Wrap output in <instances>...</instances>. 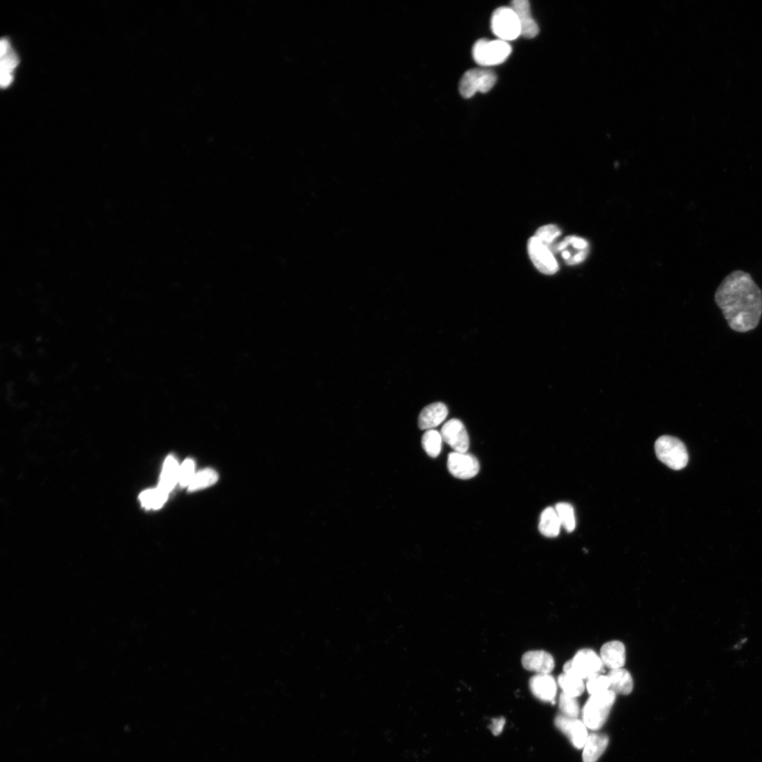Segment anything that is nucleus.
Listing matches in <instances>:
<instances>
[{
  "label": "nucleus",
  "instance_id": "f03ea898",
  "mask_svg": "<svg viewBox=\"0 0 762 762\" xmlns=\"http://www.w3.org/2000/svg\"><path fill=\"white\" fill-rule=\"evenodd\" d=\"M615 701L616 693L611 690L592 695L583 712L587 727L596 730L605 725Z\"/></svg>",
  "mask_w": 762,
  "mask_h": 762
},
{
  "label": "nucleus",
  "instance_id": "bb28decb",
  "mask_svg": "<svg viewBox=\"0 0 762 762\" xmlns=\"http://www.w3.org/2000/svg\"><path fill=\"white\" fill-rule=\"evenodd\" d=\"M561 234L562 232L557 226L550 224L540 227L536 231L534 236L547 246L554 253L557 245L556 242Z\"/></svg>",
  "mask_w": 762,
  "mask_h": 762
},
{
  "label": "nucleus",
  "instance_id": "423d86ee",
  "mask_svg": "<svg viewBox=\"0 0 762 762\" xmlns=\"http://www.w3.org/2000/svg\"><path fill=\"white\" fill-rule=\"evenodd\" d=\"M603 662L597 654L589 649L580 650L574 658L567 661L563 667L565 674L578 676L582 679L599 674Z\"/></svg>",
  "mask_w": 762,
  "mask_h": 762
},
{
  "label": "nucleus",
  "instance_id": "7ed1b4c3",
  "mask_svg": "<svg viewBox=\"0 0 762 762\" xmlns=\"http://www.w3.org/2000/svg\"><path fill=\"white\" fill-rule=\"evenodd\" d=\"M655 451L658 460L672 469H683L688 463L689 456L686 447L677 438L670 436H661L655 442Z\"/></svg>",
  "mask_w": 762,
  "mask_h": 762
},
{
  "label": "nucleus",
  "instance_id": "c85d7f7f",
  "mask_svg": "<svg viewBox=\"0 0 762 762\" xmlns=\"http://www.w3.org/2000/svg\"><path fill=\"white\" fill-rule=\"evenodd\" d=\"M559 707L563 715L570 718L577 719L580 711L576 698L563 692L560 696Z\"/></svg>",
  "mask_w": 762,
  "mask_h": 762
},
{
  "label": "nucleus",
  "instance_id": "cd10ccee",
  "mask_svg": "<svg viewBox=\"0 0 762 762\" xmlns=\"http://www.w3.org/2000/svg\"><path fill=\"white\" fill-rule=\"evenodd\" d=\"M218 479L217 473L213 469H205L197 474L188 486V491H195L214 485Z\"/></svg>",
  "mask_w": 762,
  "mask_h": 762
},
{
  "label": "nucleus",
  "instance_id": "2eb2a0df",
  "mask_svg": "<svg viewBox=\"0 0 762 762\" xmlns=\"http://www.w3.org/2000/svg\"><path fill=\"white\" fill-rule=\"evenodd\" d=\"M449 409L446 404L436 402L424 407L419 417V427L422 430L433 429L447 419Z\"/></svg>",
  "mask_w": 762,
  "mask_h": 762
},
{
  "label": "nucleus",
  "instance_id": "393cba45",
  "mask_svg": "<svg viewBox=\"0 0 762 762\" xmlns=\"http://www.w3.org/2000/svg\"><path fill=\"white\" fill-rule=\"evenodd\" d=\"M168 497V494L157 488L143 492L139 499L142 505L148 509H158L164 505Z\"/></svg>",
  "mask_w": 762,
  "mask_h": 762
},
{
  "label": "nucleus",
  "instance_id": "2f4dec72",
  "mask_svg": "<svg viewBox=\"0 0 762 762\" xmlns=\"http://www.w3.org/2000/svg\"><path fill=\"white\" fill-rule=\"evenodd\" d=\"M505 725V721L503 719H496L493 721L491 724V730L494 734L498 735L502 732Z\"/></svg>",
  "mask_w": 762,
  "mask_h": 762
},
{
  "label": "nucleus",
  "instance_id": "ddd939ff",
  "mask_svg": "<svg viewBox=\"0 0 762 762\" xmlns=\"http://www.w3.org/2000/svg\"><path fill=\"white\" fill-rule=\"evenodd\" d=\"M522 663L525 670L537 674H549L555 666L553 656L545 651H530L525 653L522 658Z\"/></svg>",
  "mask_w": 762,
  "mask_h": 762
},
{
  "label": "nucleus",
  "instance_id": "a211bd4d",
  "mask_svg": "<svg viewBox=\"0 0 762 762\" xmlns=\"http://www.w3.org/2000/svg\"><path fill=\"white\" fill-rule=\"evenodd\" d=\"M19 63L18 57L13 51L8 39L1 41V86L8 87L12 80V74Z\"/></svg>",
  "mask_w": 762,
  "mask_h": 762
},
{
  "label": "nucleus",
  "instance_id": "6ab92c4d",
  "mask_svg": "<svg viewBox=\"0 0 762 762\" xmlns=\"http://www.w3.org/2000/svg\"><path fill=\"white\" fill-rule=\"evenodd\" d=\"M609 741V738L606 735L593 734L589 736L583 748V761L596 762L605 752Z\"/></svg>",
  "mask_w": 762,
  "mask_h": 762
},
{
  "label": "nucleus",
  "instance_id": "f8f14e48",
  "mask_svg": "<svg viewBox=\"0 0 762 762\" xmlns=\"http://www.w3.org/2000/svg\"><path fill=\"white\" fill-rule=\"evenodd\" d=\"M555 724L576 748L578 749L584 748L589 736L587 726L583 721L563 714L556 718Z\"/></svg>",
  "mask_w": 762,
  "mask_h": 762
},
{
  "label": "nucleus",
  "instance_id": "b1692460",
  "mask_svg": "<svg viewBox=\"0 0 762 762\" xmlns=\"http://www.w3.org/2000/svg\"><path fill=\"white\" fill-rule=\"evenodd\" d=\"M442 438L438 431L428 430L422 436V447L427 455L431 458H437L442 450Z\"/></svg>",
  "mask_w": 762,
  "mask_h": 762
},
{
  "label": "nucleus",
  "instance_id": "20e7f679",
  "mask_svg": "<svg viewBox=\"0 0 762 762\" xmlns=\"http://www.w3.org/2000/svg\"><path fill=\"white\" fill-rule=\"evenodd\" d=\"M511 52V45L499 39H480L474 43L472 49L474 61L482 67L500 65L509 57Z\"/></svg>",
  "mask_w": 762,
  "mask_h": 762
},
{
  "label": "nucleus",
  "instance_id": "4468645a",
  "mask_svg": "<svg viewBox=\"0 0 762 762\" xmlns=\"http://www.w3.org/2000/svg\"><path fill=\"white\" fill-rule=\"evenodd\" d=\"M511 8L517 14L521 27V36L526 39L535 38L539 28L531 14L530 4L527 0H514Z\"/></svg>",
  "mask_w": 762,
  "mask_h": 762
},
{
  "label": "nucleus",
  "instance_id": "0eeeda50",
  "mask_svg": "<svg viewBox=\"0 0 762 762\" xmlns=\"http://www.w3.org/2000/svg\"><path fill=\"white\" fill-rule=\"evenodd\" d=\"M496 80V75L491 70H470L465 73L460 81V92L465 99L473 97L478 92L487 93L495 86Z\"/></svg>",
  "mask_w": 762,
  "mask_h": 762
},
{
  "label": "nucleus",
  "instance_id": "9b49d317",
  "mask_svg": "<svg viewBox=\"0 0 762 762\" xmlns=\"http://www.w3.org/2000/svg\"><path fill=\"white\" fill-rule=\"evenodd\" d=\"M440 434L442 440L457 453H466L469 447V438L465 425L458 420L453 419L442 427Z\"/></svg>",
  "mask_w": 762,
  "mask_h": 762
},
{
  "label": "nucleus",
  "instance_id": "6e6552de",
  "mask_svg": "<svg viewBox=\"0 0 762 762\" xmlns=\"http://www.w3.org/2000/svg\"><path fill=\"white\" fill-rule=\"evenodd\" d=\"M527 251L532 264L539 272L552 275L558 271L559 266L554 252L536 236L528 240Z\"/></svg>",
  "mask_w": 762,
  "mask_h": 762
},
{
  "label": "nucleus",
  "instance_id": "dca6fc26",
  "mask_svg": "<svg viewBox=\"0 0 762 762\" xmlns=\"http://www.w3.org/2000/svg\"><path fill=\"white\" fill-rule=\"evenodd\" d=\"M533 694L545 702H553L557 693V685L554 678L549 674H537L529 682Z\"/></svg>",
  "mask_w": 762,
  "mask_h": 762
},
{
  "label": "nucleus",
  "instance_id": "9d476101",
  "mask_svg": "<svg viewBox=\"0 0 762 762\" xmlns=\"http://www.w3.org/2000/svg\"><path fill=\"white\" fill-rule=\"evenodd\" d=\"M448 469L455 478L469 480L474 478L480 471V462L474 456L454 452L449 456Z\"/></svg>",
  "mask_w": 762,
  "mask_h": 762
},
{
  "label": "nucleus",
  "instance_id": "7c9ffc66",
  "mask_svg": "<svg viewBox=\"0 0 762 762\" xmlns=\"http://www.w3.org/2000/svg\"><path fill=\"white\" fill-rule=\"evenodd\" d=\"M195 465L193 460L184 462L179 469V482L182 487H188L195 478Z\"/></svg>",
  "mask_w": 762,
  "mask_h": 762
},
{
  "label": "nucleus",
  "instance_id": "c756f323",
  "mask_svg": "<svg viewBox=\"0 0 762 762\" xmlns=\"http://www.w3.org/2000/svg\"><path fill=\"white\" fill-rule=\"evenodd\" d=\"M586 687L592 695L600 694L610 690V681L608 676L597 674L587 679Z\"/></svg>",
  "mask_w": 762,
  "mask_h": 762
},
{
  "label": "nucleus",
  "instance_id": "39448f33",
  "mask_svg": "<svg viewBox=\"0 0 762 762\" xmlns=\"http://www.w3.org/2000/svg\"><path fill=\"white\" fill-rule=\"evenodd\" d=\"M491 26L493 33L499 40L511 41L521 36L520 21L511 7H502L492 14Z\"/></svg>",
  "mask_w": 762,
  "mask_h": 762
},
{
  "label": "nucleus",
  "instance_id": "f3484780",
  "mask_svg": "<svg viewBox=\"0 0 762 762\" xmlns=\"http://www.w3.org/2000/svg\"><path fill=\"white\" fill-rule=\"evenodd\" d=\"M600 658L603 664L612 670L621 669L625 663L626 652L624 645L619 641H612L601 647Z\"/></svg>",
  "mask_w": 762,
  "mask_h": 762
},
{
  "label": "nucleus",
  "instance_id": "a878e982",
  "mask_svg": "<svg viewBox=\"0 0 762 762\" xmlns=\"http://www.w3.org/2000/svg\"><path fill=\"white\" fill-rule=\"evenodd\" d=\"M556 511L563 526L567 532L574 531L576 527L574 508L567 502H559L556 505Z\"/></svg>",
  "mask_w": 762,
  "mask_h": 762
},
{
  "label": "nucleus",
  "instance_id": "412c9836",
  "mask_svg": "<svg viewBox=\"0 0 762 762\" xmlns=\"http://www.w3.org/2000/svg\"><path fill=\"white\" fill-rule=\"evenodd\" d=\"M561 524L555 508L549 507L543 512L538 529L544 536L556 537L560 534Z\"/></svg>",
  "mask_w": 762,
  "mask_h": 762
},
{
  "label": "nucleus",
  "instance_id": "f257e3e1",
  "mask_svg": "<svg viewBox=\"0 0 762 762\" xmlns=\"http://www.w3.org/2000/svg\"><path fill=\"white\" fill-rule=\"evenodd\" d=\"M715 302L730 329L745 333L754 330L762 316V291L752 275L737 270L719 286Z\"/></svg>",
  "mask_w": 762,
  "mask_h": 762
},
{
  "label": "nucleus",
  "instance_id": "5701e85b",
  "mask_svg": "<svg viewBox=\"0 0 762 762\" xmlns=\"http://www.w3.org/2000/svg\"><path fill=\"white\" fill-rule=\"evenodd\" d=\"M558 685L563 693L575 698L582 695L585 691L583 679L567 674H561L558 679Z\"/></svg>",
  "mask_w": 762,
  "mask_h": 762
},
{
  "label": "nucleus",
  "instance_id": "aec40b11",
  "mask_svg": "<svg viewBox=\"0 0 762 762\" xmlns=\"http://www.w3.org/2000/svg\"><path fill=\"white\" fill-rule=\"evenodd\" d=\"M179 468L173 456H169L164 464L160 485L158 488L168 494L179 482Z\"/></svg>",
  "mask_w": 762,
  "mask_h": 762
},
{
  "label": "nucleus",
  "instance_id": "1a4fd4ad",
  "mask_svg": "<svg viewBox=\"0 0 762 762\" xmlns=\"http://www.w3.org/2000/svg\"><path fill=\"white\" fill-rule=\"evenodd\" d=\"M589 251V243L586 240L577 236H568L557 244L555 253L561 254L567 265L576 266L587 259Z\"/></svg>",
  "mask_w": 762,
  "mask_h": 762
},
{
  "label": "nucleus",
  "instance_id": "4be33fe9",
  "mask_svg": "<svg viewBox=\"0 0 762 762\" xmlns=\"http://www.w3.org/2000/svg\"><path fill=\"white\" fill-rule=\"evenodd\" d=\"M608 677L610 690L615 693L629 694L633 690V680L630 674L622 668L612 670Z\"/></svg>",
  "mask_w": 762,
  "mask_h": 762
}]
</instances>
